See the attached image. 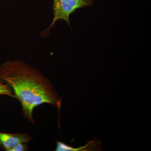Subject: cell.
Listing matches in <instances>:
<instances>
[{"label":"cell","instance_id":"1","mask_svg":"<svg viewBox=\"0 0 151 151\" xmlns=\"http://www.w3.org/2000/svg\"><path fill=\"white\" fill-rule=\"evenodd\" d=\"M0 79L9 85L19 101L24 117L35 123L33 112L42 104L61 108L62 99L51 81L41 71L22 60L6 61L0 64Z\"/></svg>","mask_w":151,"mask_h":151},{"label":"cell","instance_id":"2","mask_svg":"<svg viewBox=\"0 0 151 151\" xmlns=\"http://www.w3.org/2000/svg\"><path fill=\"white\" fill-rule=\"evenodd\" d=\"M94 0H53V20L51 24L46 29L41 32L40 35L46 37L50 35V32L55 23L59 20H64L71 28L70 16L76 9L92 5Z\"/></svg>","mask_w":151,"mask_h":151},{"label":"cell","instance_id":"3","mask_svg":"<svg viewBox=\"0 0 151 151\" xmlns=\"http://www.w3.org/2000/svg\"><path fill=\"white\" fill-rule=\"evenodd\" d=\"M33 137L25 133L9 134L0 132V147L9 151L19 143H29Z\"/></svg>","mask_w":151,"mask_h":151},{"label":"cell","instance_id":"4","mask_svg":"<svg viewBox=\"0 0 151 151\" xmlns=\"http://www.w3.org/2000/svg\"><path fill=\"white\" fill-rule=\"evenodd\" d=\"M0 95H6L16 98L13 91L9 85L6 83H4L1 79H0Z\"/></svg>","mask_w":151,"mask_h":151},{"label":"cell","instance_id":"5","mask_svg":"<svg viewBox=\"0 0 151 151\" xmlns=\"http://www.w3.org/2000/svg\"><path fill=\"white\" fill-rule=\"evenodd\" d=\"M28 143H19L9 149V151H28Z\"/></svg>","mask_w":151,"mask_h":151}]
</instances>
